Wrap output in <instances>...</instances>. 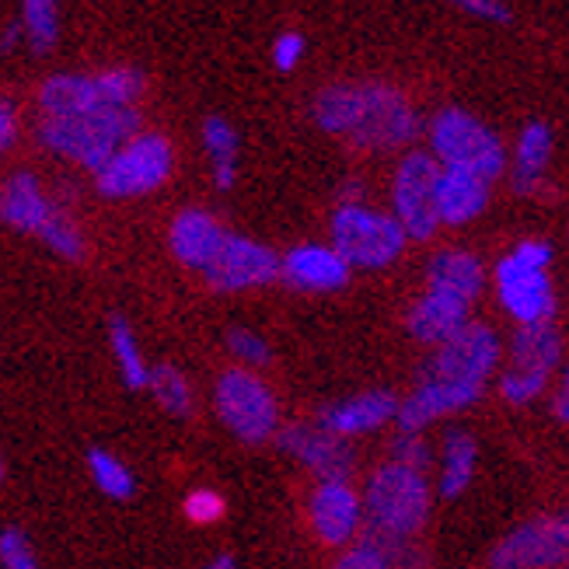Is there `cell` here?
Instances as JSON below:
<instances>
[{
	"mask_svg": "<svg viewBox=\"0 0 569 569\" xmlns=\"http://www.w3.org/2000/svg\"><path fill=\"white\" fill-rule=\"evenodd\" d=\"M228 350L238 360V367H244V370H259V367L273 363V350H269V342L252 329H231L228 332Z\"/></svg>",
	"mask_w": 569,
	"mask_h": 569,
	"instance_id": "obj_34",
	"label": "cell"
},
{
	"mask_svg": "<svg viewBox=\"0 0 569 569\" xmlns=\"http://www.w3.org/2000/svg\"><path fill=\"white\" fill-rule=\"evenodd\" d=\"M203 151L213 168L217 189H231L238 182V130L224 116H207L203 119Z\"/></svg>",
	"mask_w": 569,
	"mask_h": 569,
	"instance_id": "obj_28",
	"label": "cell"
},
{
	"mask_svg": "<svg viewBox=\"0 0 569 569\" xmlns=\"http://www.w3.org/2000/svg\"><path fill=\"white\" fill-rule=\"evenodd\" d=\"M492 196V182L472 171H458V168H440V182H437V213H440V228H465L472 224L476 217L486 213Z\"/></svg>",
	"mask_w": 569,
	"mask_h": 569,
	"instance_id": "obj_22",
	"label": "cell"
},
{
	"mask_svg": "<svg viewBox=\"0 0 569 569\" xmlns=\"http://www.w3.org/2000/svg\"><path fill=\"white\" fill-rule=\"evenodd\" d=\"M440 164L430 151H406L391 176V217L399 220L409 241H430L440 231L437 213Z\"/></svg>",
	"mask_w": 569,
	"mask_h": 569,
	"instance_id": "obj_10",
	"label": "cell"
},
{
	"mask_svg": "<svg viewBox=\"0 0 569 569\" xmlns=\"http://www.w3.org/2000/svg\"><path fill=\"white\" fill-rule=\"evenodd\" d=\"M18 42H24V32H21V24L14 21V24H8V29H4V36H0V49H4V53H11Z\"/></svg>",
	"mask_w": 569,
	"mask_h": 569,
	"instance_id": "obj_42",
	"label": "cell"
},
{
	"mask_svg": "<svg viewBox=\"0 0 569 569\" xmlns=\"http://www.w3.org/2000/svg\"><path fill=\"white\" fill-rule=\"evenodd\" d=\"M182 513H186V521H192V525L207 528V525L224 521V513H228V500L220 497L217 489H207V486H200V489H192L189 497H186V503H182Z\"/></svg>",
	"mask_w": 569,
	"mask_h": 569,
	"instance_id": "obj_35",
	"label": "cell"
},
{
	"mask_svg": "<svg viewBox=\"0 0 569 569\" xmlns=\"http://www.w3.org/2000/svg\"><path fill=\"white\" fill-rule=\"evenodd\" d=\"M566 569H569V566H566Z\"/></svg>",
	"mask_w": 569,
	"mask_h": 569,
	"instance_id": "obj_45",
	"label": "cell"
},
{
	"mask_svg": "<svg viewBox=\"0 0 569 569\" xmlns=\"http://www.w3.org/2000/svg\"><path fill=\"white\" fill-rule=\"evenodd\" d=\"M308 525L315 538L329 549H350L363 535V492L353 489L350 479H326L308 497Z\"/></svg>",
	"mask_w": 569,
	"mask_h": 569,
	"instance_id": "obj_14",
	"label": "cell"
},
{
	"mask_svg": "<svg viewBox=\"0 0 569 569\" xmlns=\"http://www.w3.org/2000/svg\"><path fill=\"white\" fill-rule=\"evenodd\" d=\"M203 280L217 293L262 290L280 280V256L249 234H228L224 249L207 266Z\"/></svg>",
	"mask_w": 569,
	"mask_h": 569,
	"instance_id": "obj_13",
	"label": "cell"
},
{
	"mask_svg": "<svg viewBox=\"0 0 569 569\" xmlns=\"http://www.w3.org/2000/svg\"><path fill=\"white\" fill-rule=\"evenodd\" d=\"M228 228L220 220L203 210V207H186L171 217L168 228V249L176 256V262H182L186 269H196V273H207V266L217 259V252L224 249L228 241Z\"/></svg>",
	"mask_w": 569,
	"mask_h": 569,
	"instance_id": "obj_19",
	"label": "cell"
},
{
	"mask_svg": "<svg viewBox=\"0 0 569 569\" xmlns=\"http://www.w3.org/2000/svg\"><path fill=\"white\" fill-rule=\"evenodd\" d=\"M388 461L395 465H406L412 472H423L430 476L433 468V443L423 437V433H409V430H399L388 448Z\"/></svg>",
	"mask_w": 569,
	"mask_h": 569,
	"instance_id": "obj_33",
	"label": "cell"
},
{
	"mask_svg": "<svg viewBox=\"0 0 569 569\" xmlns=\"http://www.w3.org/2000/svg\"><path fill=\"white\" fill-rule=\"evenodd\" d=\"M39 119H57V116H84L98 109H116L109 94L98 81V73H53L39 88Z\"/></svg>",
	"mask_w": 569,
	"mask_h": 569,
	"instance_id": "obj_21",
	"label": "cell"
},
{
	"mask_svg": "<svg viewBox=\"0 0 569 569\" xmlns=\"http://www.w3.org/2000/svg\"><path fill=\"white\" fill-rule=\"evenodd\" d=\"M200 569H238V559H234L231 552H217V556H210Z\"/></svg>",
	"mask_w": 569,
	"mask_h": 569,
	"instance_id": "obj_43",
	"label": "cell"
},
{
	"mask_svg": "<svg viewBox=\"0 0 569 569\" xmlns=\"http://www.w3.org/2000/svg\"><path fill=\"white\" fill-rule=\"evenodd\" d=\"M277 443L283 455L301 461L318 482L350 479L353 465H357L353 443L329 433V430H321L318 423H290L277 433Z\"/></svg>",
	"mask_w": 569,
	"mask_h": 569,
	"instance_id": "obj_15",
	"label": "cell"
},
{
	"mask_svg": "<svg viewBox=\"0 0 569 569\" xmlns=\"http://www.w3.org/2000/svg\"><path fill=\"white\" fill-rule=\"evenodd\" d=\"M176 171V147L164 133L140 130L94 171V189L106 200H140L158 192Z\"/></svg>",
	"mask_w": 569,
	"mask_h": 569,
	"instance_id": "obj_9",
	"label": "cell"
},
{
	"mask_svg": "<svg viewBox=\"0 0 569 569\" xmlns=\"http://www.w3.org/2000/svg\"><path fill=\"white\" fill-rule=\"evenodd\" d=\"M332 569H391V562L375 546H367V541H353L350 549L339 552Z\"/></svg>",
	"mask_w": 569,
	"mask_h": 569,
	"instance_id": "obj_38",
	"label": "cell"
},
{
	"mask_svg": "<svg viewBox=\"0 0 569 569\" xmlns=\"http://www.w3.org/2000/svg\"><path fill=\"white\" fill-rule=\"evenodd\" d=\"M427 140H430V154L437 158L440 168L472 171V176H482L486 182H497L507 171L503 140L468 109L458 106L440 109L427 122Z\"/></svg>",
	"mask_w": 569,
	"mask_h": 569,
	"instance_id": "obj_6",
	"label": "cell"
},
{
	"mask_svg": "<svg viewBox=\"0 0 569 569\" xmlns=\"http://www.w3.org/2000/svg\"><path fill=\"white\" fill-rule=\"evenodd\" d=\"M321 133L350 140L360 151H402L419 133V116L409 94L385 81L326 84L311 102Z\"/></svg>",
	"mask_w": 569,
	"mask_h": 569,
	"instance_id": "obj_1",
	"label": "cell"
},
{
	"mask_svg": "<svg viewBox=\"0 0 569 569\" xmlns=\"http://www.w3.org/2000/svg\"><path fill=\"white\" fill-rule=\"evenodd\" d=\"M109 350H112V360L119 367L122 385H127L130 391H140V388L151 385V363H147V357L140 350V339L122 315L109 318Z\"/></svg>",
	"mask_w": 569,
	"mask_h": 569,
	"instance_id": "obj_27",
	"label": "cell"
},
{
	"mask_svg": "<svg viewBox=\"0 0 569 569\" xmlns=\"http://www.w3.org/2000/svg\"><path fill=\"white\" fill-rule=\"evenodd\" d=\"M0 569H39L32 541L21 528L0 531Z\"/></svg>",
	"mask_w": 569,
	"mask_h": 569,
	"instance_id": "obj_36",
	"label": "cell"
},
{
	"mask_svg": "<svg viewBox=\"0 0 569 569\" xmlns=\"http://www.w3.org/2000/svg\"><path fill=\"white\" fill-rule=\"evenodd\" d=\"M562 363V336L552 326H517L510 350H507V367L517 370H535V375H556Z\"/></svg>",
	"mask_w": 569,
	"mask_h": 569,
	"instance_id": "obj_25",
	"label": "cell"
},
{
	"mask_svg": "<svg viewBox=\"0 0 569 569\" xmlns=\"http://www.w3.org/2000/svg\"><path fill=\"white\" fill-rule=\"evenodd\" d=\"M427 290H440L476 305L486 290V266L476 252L465 249H440L427 262Z\"/></svg>",
	"mask_w": 569,
	"mask_h": 569,
	"instance_id": "obj_24",
	"label": "cell"
},
{
	"mask_svg": "<svg viewBox=\"0 0 569 569\" xmlns=\"http://www.w3.org/2000/svg\"><path fill=\"white\" fill-rule=\"evenodd\" d=\"M88 472H91V482L98 486V492L109 500H130L137 492V479L130 472V465L116 458L112 451L94 448L88 455Z\"/></svg>",
	"mask_w": 569,
	"mask_h": 569,
	"instance_id": "obj_30",
	"label": "cell"
},
{
	"mask_svg": "<svg viewBox=\"0 0 569 569\" xmlns=\"http://www.w3.org/2000/svg\"><path fill=\"white\" fill-rule=\"evenodd\" d=\"M552 151H556V140H552V127L549 122H528V127L517 133L513 143V161L510 168V186L513 192L521 196H535L541 186H546V171L552 164Z\"/></svg>",
	"mask_w": 569,
	"mask_h": 569,
	"instance_id": "obj_23",
	"label": "cell"
},
{
	"mask_svg": "<svg viewBox=\"0 0 569 569\" xmlns=\"http://www.w3.org/2000/svg\"><path fill=\"white\" fill-rule=\"evenodd\" d=\"M21 32L24 46L36 57H46L60 42V0H21Z\"/></svg>",
	"mask_w": 569,
	"mask_h": 569,
	"instance_id": "obj_29",
	"label": "cell"
},
{
	"mask_svg": "<svg viewBox=\"0 0 569 569\" xmlns=\"http://www.w3.org/2000/svg\"><path fill=\"white\" fill-rule=\"evenodd\" d=\"M0 482H4V461H0Z\"/></svg>",
	"mask_w": 569,
	"mask_h": 569,
	"instance_id": "obj_44",
	"label": "cell"
},
{
	"mask_svg": "<svg viewBox=\"0 0 569 569\" xmlns=\"http://www.w3.org/2000/svg\"><path fill=\"white\" fill-rule=\"evenodd\" d=\"M486 388H468V385H451V381H433V378H419L416 388L399 399V416H395V427L409 430V433H423L437 419L458 416L465 409H472L482 399Z\"/></svg>",
	"mask_w": 569,
	"mask_h": 569,
	"instance_id": "obj_16",
	"label": "cell"
},
{
	"mask_svg": "<svg viewBox=\"0 0 569 569\" xmlns=\"http://www.w3.org/2000/svg\"><path fill=\"white\" fill-rule=\"evenodd\" d=\"M0 224H8L18 234H32L53 256L67 262H84L88 241L84 231L53 196H49L32 171H14V176L0 186Z\"/></svg>",
	"mask_w": 569,
	"mask_h": 569,
	"instance_id": "obj_2",
	"label": "cell"
},
{
	"mask_svg": "<svg viewBox=\"0 0 569 569\" xmlns=\"http://www.w3.org/2000/svg\"><path fill=\"white\" fill-rule=\"evenodd\" d=\"M569 566V510L538 513L507 531L489 552V569H562Z\"/></svg>",
	"mask_w": 569,
	"mask_h": 569,
	"instance_id": "obj_11",
	"label": "cell"
},
{
	"mask_svg": "<svg viewBox=\"0 0 569 569\" xmlns=\"http://www.w3.org/2000/svg\"><path fill=\"white\" fill-rule=\"evenodd\" d=\"M433 486L430 476L412 472L406 465L385 461L370 472L363 486V513L367 528L395 538H416L430 521Z\"/></svg>",
	"mask_w": 569,
	"mask_h": 569,
	"instance_id": "obj_5",
	"label": "cell"
},
{
	"mask_svg": "<svg viewBox=\"0 0 569 569\" xmlns=\"http://www.w3.org/2000/svg\"><path fill=\"white\" fill-rule=\"evenodd\" d=\"M472 305L461 301V297L440 293V290H423L409 305L406 311V332L423 342V346H443L448 339H455L461 329L472 326Z\"/></svg>",
	"mask_w": 569,
	"mask_h": 569,
	"instance_id": "obj_20",
	"label": "cell"
},
{
	"mask_svg": "<svg viewBox=\"0 0 569 569\" xmlns=\"http://www.w3.org/2000/svg\"><path fill=\"white\" fill-rule=\"evenodd\" d=\"M552 244L525 238L497 262L492 280L503 311L517 326H549L556 318V283H552Z\"/></svg>",
	"mask_w": 569,
	"mask_h": 569,
	"instance_id": "obj_4",
	"label": "cell"
},
{
	"mask_svg": "<svg viewBox=\"0 0 569 569\" xmlns=\"http://www.w3.org/2000/svg\"><path fill=\"white\" fill-rule=\"evenodd\" d=\"M350 277H353L350 262H346L332 244L305 241V244H293L287 256H280V280L290 290L336 293L350 283Z\"/></svg>",
	"mask_w": 569,
	"mask_h": 569,
	"instance_id": "obj_17",
	"label": "cell"
},
{
	"mask_svg": "<svg viewBox=\"0 0 569 569\" xmlns=\"http://www.w3.org/2000/svg\"><path fill=\"white\" fill-rule=\"evenodd\" d=\"M151 395H154V402L168 412V416H179L186 419L192 412V385L189 378L182 375L179 367H171V363H161V367H151Z\"/></svg>",
	"mask_w": 569,
	"mask_h": 569,
	"instance_id": "obj_31",
	"label": "cell"
},
{
	"mask_svg": "<svg viewBox=\"0 0 569 569\" xmlns=\"http://www.w3.org/2000/svg\"><path fill=\"white\" fill-rule=\"evenodd\" d=\"M332 249L350 262V269H388L406 252V231L388 210L367 203H339L329 220Z\"/></svg>",
	"mask_w": 569,
	"mask_h": 569,
	"instance_id": "obj_7",
	"label": "cell"
},
{
	"mask_svg": "<svg viewBox=\"0 0 569 569\" xmlns=\"http://www.w3.org/2000/svg\"><path fill=\"white\" fill-rule=\"evenodd\" d=\"M552 416L559 419V423L569 427V363L559 370L556 388H552Z\"/></svg>",
	"mask_w": 569,
	"mask_h": 569,
	"instance_id": "obj_41",
	"label": "cell"
},
{
	"mask_svg": "<svg viewBox=\"0 0 569 569\" xmlns=\"http://www.w3.org/2000/svg\"><path fill=\"white\" fill-rule=\"evenodd\" d=\"M476 465H479V448L472 433L465 430H448L443 437V448L437 458V492L443 500H458L461 492L472 486L476 479Z\"/></svg>",
	"mask_w": 569,
	"mask_h": 569,
	"instance_id": "obj_26",
	"label": "cell"
},
{
	"mask_svg": "<svg viewBox=\"0 0 569 569\" xmlns=\"http://www.w3.org/2000/svg\"><path fill=\"white\" fill-rule=\"evenodd\" d=\"M552 378L549 375H535V370H517V367H503L500 370V381H497V391L507 406H535L541 395L549 391Z\"/></svg>",
	"mask_w": 569,
	"mask_h": 569,
	"instance_id": "obj_32",
	"label": "cell"
},
{
	"mask_svg": "<svg viewBox=\"0 0 569 569\" xmlns=\"http://www.w3.org/2000/svg\"><path fill=\"white\" fill-rule=\"evenodd\" d=\"M14 140H18V112L8 98H0V158L11 151Z\"/></svg>",
	"mask_w": 569,
	"mask_h": 569,
	"instance_id": "obj_40",
	"label": "cell"
},
{
	"mask_svg": "<svg viewBox=\"0 0 569 569\" xmlns=\"http://www.w3.org/2000/svg\"><path fill=\"white\" fill-rule=\"evenodd\" d=\"M213 409L224 430L241 443H269L283 430L277 391L256 370L228 367L213 385Z\"/></svg>",
	"mask_w": 569,
	"mask_h": 569,
	"instance_id": "obj_8",
	"label": "cell"
},
{
	"mask_svg": "<svg viewBox=\"0 0 569 569\" xmlns=\"http://www.w3.org/2000/svg\"><path fill=\"white\" fill-rule=\"evenodd\" d=\"M500 357H503L500 336L489 326H482V321H472V326L461 329L455 339L437 346L427 357L423 370H419V378L486 388V381L500 370Z\"/></svg>",
	"mask_w": 569,
	"mask_h": 569,
	"instance_id": "obj_12",
	"label": "cell"
},
{
	"mask_svg": "<svg viewBox=\"0 0 569 569\" xmlns=\"http://www.w3.org/2000/svg\"><path fill=\"white\" fill-rule=\"evenodd\" d=\"M443 4H451L472 18H482V21H497V24L510 21V8L503 0H443Z\"/></svg>",
	"mask_w": 569,
	"mask_h": 569,
	"instance_id": "obj_39",
	"label": "cell"
},
{
	"mask_svg": "<svg viewBox=\"0 0 569 569\" xmlns=\"http://www.w3.org/2000/svg\"><path fill=\"white\" fill-rule=\"evenodd\" d=\"M140 109H98L84 116H57L39 119V143L49 154H57L78 168L98 171L119 151L122 143L133 140L140 127Z\"/></svg>",
	"mask_w": 569,
	"mask_h": 569,
	"instance_id": "obj_3",
	"label": "cell"
},
{
	"mask_svg": "<svg viewBox=\"0 0 569 569\" xmlns=\"http://www.w3.org/2000/svg\"><path fill=\"white\" fill-rule=\"evenodd\" d=\"M305 53H308V39H305L301 32H297V29L280 32V36L273 39V49H269V57H273V67H277L280 73H293L297 67H301Z\"/></svg>",
	"mask_w": 569,
	"mask_h": 569,
	"instance_id": "obj_37",
	"label": "cell"
},
{
	"mask_svg": "<svg viewBox=\"0 0 569 569\" xmlns=\"http://www.w3.org/2000/svg\"><path fill=\"white\" fill-rule=\"evenodd\" d=\"M395 416H399V395L378 388V391L350 395V399H339V402H326L315 412V423L342 440H353V437L375 433L395 423Z\"/></svg>",
	"mask_w": 569,
	"mask_h": 569,
	"instance_id": "obj_18",
	"label": "cell"
}]
</instances>
